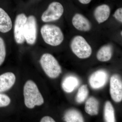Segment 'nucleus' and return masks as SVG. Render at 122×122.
<instances>
[{
  "mask_svg": "<svg viewBox=\"0 0 122 122\" xmlns=\"http://www.w3.org/2000/svg\"><path fill=\"white\" fill-rule=\"evenodd\" d=\"M89 95V90L87 85H83L79 89L76 97L77 102L81 103L83 102L87 98Z\"/></svg>",
  "mask_w": 122,
  "mask_h": 122,
  "instance_id": "6ab92c4d",
  "label": "nucleus"
},
{
  "mask_svg": "<svg viewBox=\"0 0 122 122\" xmlns=\"http://www.w3.org/2000/svg\"><path fill=\"white\" fill-rule=\"evenodd\" d=\"M110 12V8L109 5L103 4L99 5L95 9L94 15L99 24H101L107 20Z\"/></svg>",
  "mask_w": 122,
  "mask_h": 122,
  "instance_id": "f8f14e48",
  "label": "nucleus"
},
{
  "mask_svg": "<svg viewBox=\"0 0 122 122\" xmlns=\"http://www.w3.org/2000/svg\"><path fill=\"white\" fill-rule=\"evenodd\" d=\"M79 80L77 77L72 75L66 77L63 80L62 87L66 93H71L78 86Z\"/></svg>",
  "mask_w": 122,
  "mask_h": 122,
  "instance_id": "4468645a",
  "label": "nucleus"
},
{
  "mask_svg": "<svg viewBox=\"0 0 122 122\" xmlns=\"http://www.w3.org/2000/svg\"><path fill=\"white\" fill-rule=\"evenodd\" d=\"M108 79V74L103 70H99L95 72L90 77L89 82L91 86L94 89L103 87Z\"/></svg>",
  "mask_w": 122,
  "mask_h": 122,
  "instance_id": "1a4fd4ad",
  "label": "nucleus"
},
{
  "mask_svg": "<svg viewBox=\"0 0 122 122\" xmlns=\"http://www.w3.org/2000/svg\"><path fill=\"white\" fill-rule=\"evenodd\" d=\"M40 63L44 72L50 78H56L61 73V68L59 63L50 54H43L40 59Z\"/></svg>",
  "mask_w": 122,
  "mask_h": 122,
  "instance_id": "7ed1b4c3",
  "label": "nucleus"
},
{
  "mask_svg": "<svg viewBox=\"0 0 122 122\" xmlns=\"http://www.w3.org/2000/svg\"><path fill=\"white\" fill-rule=\"evenodd\" d=\"M11 102V99L8 96L0 93V107L7 106Z\"/></svg>",
  "mask_w": 122,
  "mask_h": 122,
  "instance_id": "412c9836",
  "label": "nucleus"
},
{
  "mask_svg": "<svg viewBox=\"0 0 122 122\" xmlns=\"http://www.w3.org/2000/svg\"><path fill=\"white\" fill-rule=\"evenodd\" d=\"M104 116V119L106 122H116L114 109L110 101H107L105 103Z\"/></svg>",
  "mask_w": 122,
  "mask_h": 122,
  "instance_id": "a211bd4d",
  "label": "nucleus"
},
{
  "mask_svg": "<svg viewBox=\"0 0 122 122\" xmlns=\"http://www.w3.org/2000/svg\"><path fill=\"white\" fill-rule=\"evenodd\" d=\"M122 31H121V35H122Z\"/></svg>",
  "mask_w": 122,
  "mask_h": 122,
  "instance_id": "393cba45",
  "label": "nucleus"
},
{
  "mask_svg": "<svg viewBox=\"0 0 122 122\" xmlns=\"http://www.w3.org/2000/svg\"><path fill=\"white\" fill-rule=\"evenodd\" d=\"M110 93L112 99L116 102L122 100V82L120 76L114 74L111 78Z\"/></svg>",
  "mask_w": 122,
  "mask_h": 122,
  "instance_id": "6e6552de",
  "label": "nucleus"
},
{
  "mask_svg": "<svg viewBox=\"0 0 122 122\" xmlns=\"http://www.w3.org/2000/svg\"><path fill=\"white\" fill-rule=\"evenodd\" d=\"M64 12L63 6L61 3L53 2L49 5L47 9L41 16V20L44 22L55 21L60 19Z\"/></svg>",
  "mask_w": 122,
  "mask_h": 122,
  "instance_id": "39448f33",
  "label": "nucleus"
},
{
  "mask_svg": "<svg viewBox=\"0 0 122 122\" xmlns=\"http://www.w3.org/2000/svg\"><path fill=\"white\" fill-rule=\"evenodd\" d=\"M37 25L34 16L30 15L27 17L25 25L24 37L27 44L34 45L36 41Z\"/></svg>",
  "mask_w": 122,
  "mask_h": 122,
  "instance_id": "423d86ee",
  "label": "nucleus"
},
{
  "mask_svg": "<svg viewBox=\"0 0 122 122\" xmlns=\"http://www.w3.org/2000/svg\"><path fill=\"white\" fill-rule=\"evenodd\" d=\"M114 16L116 20L119 22H122V8L117 9L114 14Z\"/></svg>",
  "mask_w": 122,
  "mask_h": 122,
  "instance_id": "4be33fe9",
  "label": "nucleus"
},
{
  "mask_svg": "<svg viewBox=\"0 0 122 122\" xmlns=\"http://www.w3.org/2000/svg\"><path fill=\"white\" fill-rule=\"evenodd\" d=\"M16 81L15 74L7 72L0 75V93L7 91L12 87Z\"/></svg>",
  "mask_w": 122,
  "mask_h": 122,
  "instance_id": "9b49d317",
  "label": "nucleus"
},
{
  "mask_svg": "<svg viewBox=\"0 0 122 122\" xmlns=\"http://www.w3.org/2000/svg\"><path fill=\"white\" fill-rule=\"evenodd\" d=\"M72 23L75 28L80 31L87 32L91 28L89 21L80 14L77 13L74 15L72 18Z\"/></svg>",
  "mask_w": 122,
  "mask_h": 122,
  "instance_id": "9d476101",
  "label": "nucleus"
},
{
  "mask_svg": "<svg viewBox=\"0 0 122 122\" xmlns=\"http://www.w3.org/2000/svg\"><path fill=\"white\" fill-rule=\"evenodd\" d=\"M6 56V49L5 42L0 37V66L3 63Z\"/></svg>",
  "mask_w": 122,
  "mask_h": 122,
  "instance_id": "aec40b11",
  "label": "nucleus"
},
{
  "mask_svg": "<svg viewBox=\"0 0 122 122\" xmlns=\"http://www.w3.org/2000/svg\"><path fill=\"white\" fill-rule=\"evenodd\" d=\"M71 47L73 53L81 59L89 58L92 53L91 46L81 36H76L73 38L71 44Z\"/></svg>",
  "mask_w": 122,
  "mask_h": 122,
  "instance_id": "20e7f679",
  "label": "nucleus"
},
{
  "mask_svg": "<svg viewBox=\"0 0 122 122\" xmlns=\"http://www.w3.org/2000/svg\"><path fill=\"white\" fill-rule=\"evenodd\" d=\"M24 102L29 109L34 108L35 106H40L44 103V99L37 86L34 82L29 80L24 87Z\"/></svg>",
  "mask_w": 122,
  "mask_h": 122,
  "instance_id": "f257e3e1",
  "label": "nucleus"
},
{
  "mask_svg": "<svg viewBox=\"0 0 122 122\" xmlns=\"http://www.w3.org/2000/svg\"><path fill=\"white\" fill-rule=\"evenodd\" d=\"M12 27V24L10 17L3 9L0 8V32H8Z\"/></svg>",
  "mask_w": 122,
  "mask_h": 122,
  "instance_id": "ddd939ff",
  "label": "nucleus"
},
{
  "mask_svg": "<svg viewBox=\"0 0 122 122\" xmlns=\"http://www.w3.org/2000/svg\"><path fill=\"white\" fill-rule=\"evenodd\" d=\"M91 0H78L79 2L83 4H89Z\"/></svg>",
  "mask_w": 122,
  "mask_h": 122,
  "instance_id": "b1692460",
  "label": "nucleus"
},
{
  "mask_svg": "<svg viewBox=\"0 0 122 122\" xmlns=\"http://www.w3.org/2000/svg\"><path fill=\"white\" fill-rule=\"evenodd\" d=\"M85 111L91 116L97 115L98 113L99 103L97 99L91 97L86 101L85 106Z\"/></svg>",
  "mask_w": 122,
  "mask_h": 122,
  "instance_id": "2eb2a0df",
  "label": "nucleus"
},
{
  "mask_svg": "<svg viewBox=\"0 0 122 122\" xmlns=\"http://www.w3.org/2000/svg\"><path fill=\"white\" fill-rule=\"evenodd\" d=\"M41 32L44 41L51 46L59 45L64 39V35L61 29L54 25H44L41 29Z\"/></svg>",
  "mask_w": 122,
  "mask_h": 122,
  "instance_id": "f03ea898",
  "label": "nucleus"
},
{
  "mask_svg": "<svg viewBox=\"0 0 122 122\" xmlns=\"http://www.w3.org/2000/svg\"><path fill=\"white\" fill-rule=\"evenodd\" d=\"M113 54V49L110 45L103 46L97 53V59L100 61L106 62L111 59Z\"/></svg>",
  "mask_w": 122,
  "mask_h": 122,
  "instance_id": "dca6fc26",
  "label": "nucleus"
},
{
  "mask_svg": "<svg viewBox=\"0 0 122 122\" xmlns=\"http://www.w3.org/2000/svg\"><path fill=\"white\" fill-rule=\"evenodd\" d=\"M41 122H55L54 119L52 118L49 116H46L43 117L41 119Z\"/></svg>",
  "mask_w": 122,
  "mask_h": 122,
  "instance_id": "5701e85b",
  "label": "nucleus"
},
{
  "mask_svg": "<svg viewBox=\"0 0 122 122\" xmlns=\"http://www.w3.org/2000/svg\"><path fill=\"white\" fill-rule=\"evenodd\" d=\"M64 119L67 122H84L83 116L81 112L74 109H70L66 112Z\"/></svg>",
  "mask_w": 122,
  "mask_h": 122,
  "instance_id": "f3484780",
  "label": "nucleus"
},
{
  "mask_svg": "<svg viewBox=\"0 0 122 122\" xmlns=\"http://www.w3.org/2000/svg\"><path fill=\"white\" fill-rule=\"evenodd\" d=\"M27 17L24 13L19 14L15 20L14 27V36L17 44H23L25 41L24 30Z\"/></svg>",
  "mask_w": 122,
  "mask_h": 122,
  "instance_id": "0eeeda50",
  "label": "nucleus"
}]
</instances>
